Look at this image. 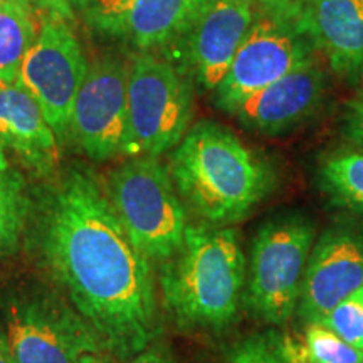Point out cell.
Segmentation results:
<instances>
[{
	"label": "cell",
	"instance_id": "6da1fadb",
	"mask_svg": "<svg viewBox=\"0 0 363 363\" xmlns=\"http://www.w3.org/2000/svg\"><path fill=\"white\" fill-rule=\"evenodd\" d=\"M33 242L44 271L108 352L133 358L157 331L152 262L118 219L106 187L72 167L43 197Z\"/></svg>",
	"mask_w": 363,
	"mask_h": 363
},
{
	"label": "cell",
	"instance_id": "7a4b0ae2",
	"mask_svg": "<svg viewBox=\"0 0 363 363\" xmlns=\"http://www.w3.org/2000/svg\"><path fill=\"white\" fill-rule=\"evenodd\" d=\"M169 172L184 206L217 227L242 220L274 182L269 163L214 121L189 128L172 152Z\"/></svg>",
	"mask_w": 363,
	"mask_h": 363
},
{
	"label": "cell",
	"instance_id": "3957f363",
	"mask_svg": "<svg viewBox=\"0 0 363 363\" xmlns=\"http://www.w3.org/2000/svg\"><path fill=\"white\" fill-rule=\"evenodd\" d=\"M246 271L234 229L203 222L189 225L179 252L163 262L165 305L182 326L224 328L239 313Z\"/></svg>",
	"mask_w": 363,
	"mask_h": 363
},
{
	"label": "cell",
	"instance_id": "277c9868",
	"mask_svg": "<svg viewBox=\"0 0 363 363\" xmlns=\"http://www.w3.org/2000/svg\"><path fill=\"white\" fill-rule=\"evenodd\" d=\"M4 333L16 363H103L98 333L59 293L16 288L2 301Z\"/></svg>",
	"mask_w": 363,
	"mask_h": 363
},
{
	"label": "cell",
	"instance_id": "5b68a950",
	"mask_svg": "<svg viewBox=\"0 0 363 363\" xmlns=\"http://www.w3.org/2000/svg\"><path fill=\"white\" fill-rule=\"evenodd\" d=\"M106 194L125 233L150 262L163 264L179 252L187 211L169 167L158 158H130L110 174Z\"/></svg>",
	"mask_w": 363,
	"mask_h": 363
},
{
	"label": "cell",
	"instance_id": "8992f818",
	"mask_svg": "<svg viewBox=\"0 0 363 363\" xmlns=\"http://www.w3.org/2000/svg\"><path fill=\"white\" fill-rule=\"evenodd\" d=\"M192 115V81L179 67L153 52L131 56L121 155L158 158L170 152L189 131Z\"/></svg>",
	"mask_w": 363,
	"mask_h": 363
},
{
	"label": "cell",
	"instance_id": "52a82bcc",
	"mask_svg": "<svg viewBox=\"0 0 363 363\" xmlns=\"http://www.w3.org/2000/svg\"><path fill=\"white\" fill-rule=\"evenodd\" d=\"M315 225L301 214H281L254 235L247 267V303L266 323L283 325L298 310Z\"/></svg>",
	"mask_w": 363,
	"mask_h": 363
},
{
	"label": "cell",
	"instance_id": "ba28073f",
	"mask_svg": "<svg viewBox=\"0 0 363 363\" xmlns=\"http://www.w3.org/2000/svg\"><path fill=\"white\" fill-rule=\"evenodd\" d=\"M311 40L296 17V4L257 11L251 29L216 91V104L233 113L244 99L313 59Z\"/></svg>",
	"mask_w": 363,
	"mask_h": 363
},
{
	"label": "cell",
	"instance_id": "9c48e42d",
	"mask_svg": "<svg viewBox=\"0 0 363 363\" xmlns=\"http://www.w3.org/2000/svg\"><path fill=\"white\" fill-rule=\"evenodd\" d=\"M88 66L69 17L44 9L38 38L21 65L19 83L38 101L61 145Z\"/></svg>",
	"mask_w": 363,
	"mask_h": 363
},
{
	"label": "cell",
	"instance_id": "30bf717a",
	"mask_svg": "<svg viewBox=\"0 0 363 363\" xmlns=\"http://www.w3.org/2000/svg\"><path fill=\"white\" fill-rule=\"evenodd\" d=\"M128 61L103 54L88 66L72 104L67 138L93 162L121 155L126 128Z\"/></svg>",
	"mask_w": 363,
	"mask_h": 363
},
{
	"label": "cell",
	"instance_id": "8fae6325",
	"mask_svg": "<svg viewBox=\"0 0 363 363\" xmlns=\"http://www.w3.org/2000/svg\"><path fill=\"white\" fill-rule=\"evenodd\" d=\"M363 286V233L352 225L330 227L311 249L298 313L318 321Z\"/></svg>",
	"mask_w": 363,
	"mask_h": 363
},
{
	"label": "cell",
	"instance_id": "7c38bea8",
	"mask_svg": "<svg viewBox=\"0 0 363 363\" xmlns=\"http://www.w3.org/2000/svg\"><path fill=\"white\" fill-rule=\"evenodd\" d=\"M254 0H207L184 35L187 66L203 89H216L256 19Z\"/></svg>",
	"mask_w": 363,
	"mask_h": 363
},
{
	"label": "cell",
	"instance_id": "4fadbf2b",
	"mask_svg": "<svg viewBox=\"0 0 363 363\" xmlns=\"http://www.w3.org/2000/svg\"><path fill=\"white\" fill-rule=\"evenodd\" d=\"M325 94L326 74L311 59L244 99L233 115L249 130L279 135L315 116L323 104Z\"/></svg>",
	"mask_w": 363,
	"mask_h": 363
},
{
	"label": "cell",
	"instance_id": "5bb4252c",
	"mask_svg": "<svg viewBox=\"0 0 363 363\" xmlns=\"http://www.w3.org/2000/svg\"><path fill=\"white\" fill-rule=\"evenodd\" d=\"M299 27L348 81L363 76V0H296Z\"/></svg>",
	"mask_w": 363,
	"mask_h": 363
},
{
	"label": "cell",
	"instance_id": "9a60e30c",
	"mask_svg": "<svg viewBox=\"0 0 363 363\" xmlns=\"http://www.w3.org/2000/svg\"><path fill=\"white\" fill-rule=\"evenodd\" d=\"M0 140L34 175L51 177L57 172L61 143L38 101L19 81H0Z\"/></svg>",
	"mask_w": 363,
	"mask_h": 363
},
{
	"label": "cell",
	"instance_id": "2e32d148",
	"mask_svg": "<svg viewBox=\"0 0 363 363\" xmlns=\"http://www.w3.org/2000/svg\"><path fill=\"white\" fill-rule=\"evenodd\" d=\"M207 0H133L116 22L113 35H120L140 52L184 39Z\"/></svg>",
	"mask_w": 363,
	"mask_h": 363
},
{
	"label": "cell",
	"instance_id": "e0dca14e",
	"mask_svg": "<svg viewBox=\"0 0 363 363\" xmlns=\"http://www.w3.org/2000/svg\"><path fill=\"white\" fill-rule=\"evenodd\" d=\"M44 9L29 0H0V81L17 83L21 65L38 38Z\"/></svg>",
	"mask_w": 363,
	"mask_h": 363
},
{
	"label": "cell",
	"instance_id": "ac0fdd59",
	"mask_svg": "<svg viewBox=\"0 0 363 363\" xmlns=\"http://www.w3.org/2000/svg\"><path fill=\"white\" fill-rule=\"evenodd\" d=\"M289 363H363V348H357L320 323H306L296 338L279 340Z\"/></svg>",
	"mask_w": 363,
	"mask_h": 363
},
{
	"label": "cell",
	"instance_id": "d6986e66",
	"mask_svg": "<svg viewBox=\"0 0 363 363\" xmlns=\"http://www.w3.org/2000/svg\"><path fill=\"white\" fill-rule=\"evenodd\" d=\"M320 182L335 206L363 214V148L330 155L320 169Z\"/></svg>",
	"mask_w": 363,
	"mask_h": 363
},
{
	"label": "cell",
	"instance_id": "ffe728a7",
	"mask_svg": "<svg viewBox=\"0 0 363 363\" xmlns=\"http://www.w3.org/2000/svg\"><path fill=\"white\" fill-rule=\"evenodd\" d=\"M33 214L27 185L17 172H0V257L19 246Z\"/></svg>",
	"mask_w": 363,
	"mask_h": 363
},
{
	"label": "cell",
	"instance_id": "44dd1931",
	"mask_svg": "<svg viewBox=\"0 0 363 363\" xmlns=\"http://www.w3.org/2000/svg\"><path fill=\"white\" fill-rule=\"evenodd\" d=\"M313 323L323 325L345 342L363 348V286Z\"/></svg>",
	"mask_w": 363,
	"mask_h": 363
},
{
	"label": "cell",
	"instance_id": "7402d4cb",
	"mask_svg": "<svg viewBox=\"0 0 363 363\" xmlns=\"http://www.w3.org/2000/svg\"><path fill=\"white\" fill-rule=\"evenodd\" d=\"M229 363H289L279 348V340L261 337L247 338L235 348Z\"/></svg>",
	"mask_w": 363,
	"mask_h": 363
},
{
	"label": "cell",
	"instance_id": "603a6c76",
	"mask_svg": "<svg viewBox=\"0 0 363 363\" xmlns=\"http://www.w3.org/2000/svg\"><path fill=\"white\" fill-rule=\"evenodd\" d=\"M133 0H84L83 12L91 26L98 27L103 33L111 34L118 19L123 16Z\"/></svg>",
	"mask_w": 363,
	"mask_h": 363
},
{
	"label": "cell",
	"instance_id": "cb8c5ba5",
	"mask_svg": "<svg viewBox=\"0 0 363 363\" xmlns=\"http://www.w3.org/2000/svg\"><path fill=\"white\" fill-rule=\"evenodd\" d=\"M343 126L347 138L357 147L363 148V91L345 106Z\"/></svg>",
	"mask_w": 363,
	"mask_h": 363
},
{
	"label": "cell",
	"instance_id": "d4e9b609",
	"mask_svg": "<svg viewBox=\"0 0 363 363\" xmlns=\"http://www.w3.org/2000/svg\"><path fill=\"white\" fill-rule=\"evenodd\" d=\"M29 2L35 4L40 9H45V11L62 13L69 19L74 17L76 11H83L84 7V0H29Z\"/></svg>",
	"mask_w": 363,
	"mask_h": 363
},
{
	"label": "cell",
	"instance_id": "484cf974",
	"mask_svg": "<svg viewBox=\"0 0 363 363\" xmlns=\"http://www.w3.org/2000/svg\"><path fill=\"white\" fill-rule=\"evenodd\" d=\"M128 363H172L169 358L163 355L158 350H148L145 348L143 352H140L138 355H135Z\"/></svg>",
	"mask_w": 363,
	"mask_h": 363
},
{
	"label": "cell",
	"instance_id": "4316f807",
	"mask_svg": "<svg viewBox=\"0 0 363 363\" xmlns=\"http://www.w3.org/2000/svg\"><path fill=\"white\" fill-rule=\"evenodd\" d=\"M0 363H16L12 357L11 347L7 343L6 333H4L2 328H0Z\"/></svg>",
	"mask_w": 363,
	"mask_h": 363
},
{
	"label": "cell",
	"instance_id": "83f0119b",
	"mask_svg": "<svg viewBox=\"0 0 363 363\" xmlns=\"http://www.w3.org/2000/svg\"><path fill=\"white\" fill-rule=\"evenodd\" d=\"M254 2L261 9H283L294 6L296 0H254Z\"/></svg>",
	"mask_w": 363,
	"mask_h": 363
},
{
	"label": "cell",
	"instance_id": "f1b7e54d",
	"mask_svg": "<svg viewBox=\"0 0 363 363\" xmlns=\"http://www.w3.org/2000/svg\"><path fill=\"white\" fill-rule=\"evenodd\" d=\"M11 169L7 162V155H6V147H4L2 140H0V172H6Z\"/></svg>",
	"mask_w": 363,
	"mask_h": 363
}]
</instances>
